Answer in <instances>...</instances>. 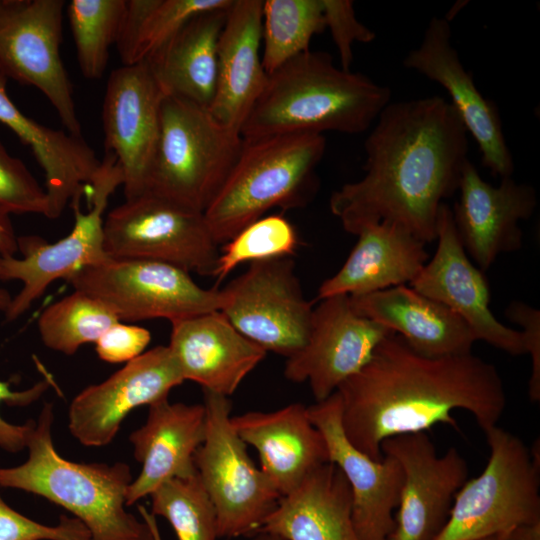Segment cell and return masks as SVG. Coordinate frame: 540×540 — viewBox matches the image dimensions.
<instances>
[{
    "label": "cell",
    "mask_w": 540,
    "mask_h": 540,
    "mask_svg": "<svg viewBox=\"0 0 540 540\" xmlns=\"http://www.w3.org/2000/svg\"><path fill=\"white\" fill-rule=\"evenodd\" d=\"M89 539L87 528L77 518L61 515L56 525H46L10 507L0 494V540Z\"/></svg>",
    "instance_id": "74e56055"
},
{
    "label": "cell",
    "mask_w": 540,
    "mask_h": 540,
    "mask_svg": "<svg viewBox=\"0 0 540 540\" xmlns=\"http://www.w3.org/2000/svg\"><path fill=\"white\" fill-rule=\"evenodd\" d=\"M53 424L54 407L46 402L30 430L27 459L0 467V488L32 493L64 508L84 524L89 540H154L148 523L126 509L130 466L65 459L55 448Z\"/></svg>",
    "instance_id": "277c9868"
},
{
    "label": "cell",
    "mask_w": 540,
    "mask_h": 540,
    "mask_svg": "<svg viewBox=\"0 0 540 540\" xmlns=\"http://www.w3.org/2000/svg\"><path fill=\"white\" fill-rule=\"evenodd\" d=\"M233 0H126L116 42L124 65L147 61L191 18L205 11L228 8Z\"/></svg>",
    "instance_id": "4dcf8cb0"
},
{
    "label": "cell",
    "mask_w": 540,
    "mask_h": 540,
    "mask_svg": "<svg viewBox=\"0 0 540 540\" xmlns=\"http://www.w3.org/2000/svg\"><path fill=\"white\" fill-rule=\"evenodd\" d=\"M0 74V122L28 146L44 172L47 218H58L68 203L91 185L101 161L82 136L52 129L25 115L9 98Z\"/></svg>",
    "instance_id": "83f0119b"
},
{
    "label": "cell",
    "mask_w": 540,
    "mask_h": 540,
    "mask_svg": "<svg viewBox=\"0 0 540 540\" xmlns=\"http://www.w3.org/2000/svg\"><path fill=\"white\" fill-rule=\"evenodd\" d=\"M391 90L334 65L324 51H307L267 75L241 128L243 138L334 131L359 134L390 103Z\"/></svg>",
    "instance_id": "3957f363"
},
{
    "label": "cell",
    "mask_w": 540,
    "mask_h": 540,
    "mask_svg": "<svg viewBox=\"0 0 540 540\" xmlns=\"http://www.w3.org/2000/svg\"><path fill=\"white\" fill-rule=\"evenodd\" d=\"M500 536L503 540H540V522L517 526Z\"/></svg>",
    "instance_id": "ee69618b"
},
{
    "label": "cell",
    "mask_w": 540,
    "mask_h": 540,
    "mask_svg": "<svg viewBox=\"0 0 540 540\" xmlns=\"http://www.w3.org/2000/svg\"><path fill=\"white\" fill-rule=\"evenodd\" d=\"M139 510H140L142 519H144L150 526L153 533L154 540H162L155 517L142 506H139Z\"/></svg>",
    "instance_id": "f6af8a7d"
},
{
    "label": "cell",
    "mask_w": 540,
    "mask_h": 540,
    "mask_svg": "<svg viewBox=\"0 0 540 540\" xmlns=\"http://www.w3.org/2000/svg\"><path fill=\"white\" fill-rule=\"evenodd\" d=\"M258 532L283 540H360L352 518V492L342 471L327 462L280 498Z\"/></svg>",
    "instance_id": "f1b7e54d"
},
{
    "label": "cell",
    "mask_w": 540,
    "mask_h": 540,
    "mask_svg": "<svg viewBox=\"0 0 540 540\" xmlns=\"http://www.w3.org/2000/svg\"><path fill=\"white\" fill-rule=\"evenodd\" d=\"M250 540H283V539L271 533L256 532L255 534L251 535Z\"/></svg>",
    "instance_id": "7dc6e473"
},
{
    "label": "cell",
    "mask_w": 540,
    "mask_h": 540,
    "mask_svg": "<svg viewBox=\"0 0 540 540\" xmlns=\"http://www.w3.org/2000/svg\"><path fill=\"white\" fill-rule=\"evenodd\" d=\"M352 309L400 335L428 357L472 353L477 341L466 322L444 304L407 285L349 296Z\"/></svg>",
    "instance_id": "484cf974"
},
{
    "label": "cell",
    "mask_w": 540,
    "mask_h": 540,
    "mask_svg": "<svg viewBox=\"0 0 540 540\" xmlns=\"http://www.w3.org/2000/svg\"><path fill=\"white\" fill-rule=\"evenodd\" d=\"M150 497V513L164 518L177 540L219 539L216 511L197 473L165 482Z\"/></svg>",
    "instance_id": "e575fe53"
},
{
    "label": "cell",
    "mask_w": 540,
    "mask_h": 540,
    "mask_svg": "<svg viewBox=\"0 0 540 540\" xmlns=\"http://www.w3.org/2000/svg\"><path fill=\"white\" fill-rule=\"evenodd\" d=\"M342 267L320 285L317 300L408 285L427 263L426 243L393 223L363 228Z\"/></svg>",
    "instance_id": "4316f807"
},
{
    "label": "cell",
    "mask_w": 540,
    "mask_h": 540,
    "mask_svg": "<svg viewBox=\"0 0 540 540\" xmlns=\"http://www.w3.org/2000/svg\"><path fill=\"white\" fill-rule=\"evenodd\" d=\"M49 381L42 380L25 390H13L10 382L0 380V405L11 407H26L37 401L49 388ZM34 420L24 424H14L6 421L0 414V450L8 453H18L26 449L27 439Z\"/></svg>",
    "instance_id": "ab89813d"
},
{
    "label": "cell",
    "mask_w": 540,
    "mask_h": 540,
    "mask_svg": "<svg viewBox=\"0 0 540 540\" xmlns=\"http://www.w3.org/2000/svg\"><path fill=\"white\" fill-rule=\"evenodd\" d=\"M75 290L104 302L119 321L167 319L170 322L220 311L222 290L198 285L190 273L150 259H109L80 269L66 279Z\"/></svg>",
    "instance_id": "30bf717a"
},
{
    "label": "cell",
    "mask_w": 540,
    "mask_h": 540,
    "mask_svg": "<svg viewBox=\"0 0 540 540\" xmlns=\"http://www.w3.org/2000/svg\"><path fill=\"white\" fill-rule=\"evenodd\" d=\"M117 322L118 317L104 302L74 289L45 308L37 326L47 348L73 355L82 345L96 343Z\"/></svg>",
    "instance_id": "d6a6232c"
},
{
    "label": "cell",
    "mask_w": 540,
    "mask_h": 540,
    "mask_svg": "<svg viewBox=\"0 0 540 540\" xmlns=\"http://www.w3.org/2000/svg\"><path fill=\"white\" fill-rule=\"evenodd\" d=\"M171 324L167 346L183 380L206 391L229 397L267 354L219 310Z\"/></svg>",
    "instance_id": "7402d4cb"
},
{
    "label": "cell",
    "mask_w": 540,
    "mask_h": 540,
    "mask_svg": "<svg viewBox=\"0 0 540 540\" xmlns=\"http://www.w3.org/2000/svg\"><path fill=\"white\" fill-rule=\"evenodd\" d=\"M150 341L151 333L146 328L119 321L97 340L96 353L108 363H127L144 353Z\"/></svg>",
    "instance_id": "60d3db41"
},
{
    "label": "cell",
    "mask_w": 540,
    "mask_h": 540,
    "mask_svg": "<svg viewBox=\"0 0 540 540\" xmlns=\"http://www.w3.org/2000/svg\"><path fill=\"white\" fill-rule=\"evenodd\" d=\"M231 425L247 445L257 450L260 469L281 497L330 462L325 439L304 404L231 415Z\"/></svg>",
    "instance_id": "603a6c76"
},
{
    "label": "cell",
    "mask_w": 540,
    "mask_h": 540,
    "mask_svg": "<svg viewBox=\"0 0 540 540\" xmlns=\"http://www.w3.org/2000/svg\"><path fill=\"white\" fill-rule=\"evenodd\" d=\"M391 332L358 315L347 295L321 299L307 342L286 359L284 376L294 383L308 382L316 402L323 401L369 362Z\"/></svg>",
    "instance_id": "9a60e30c"
},
{
    "label": "cell",
    "mask_w": 540,
    "mask_h": 540,
    "mask_svg": "<svg viewBox=\"0 0 540 540\" xmlns=\"http://www.w3.org/2000/svg\"><path fill=\"white\" fill-rule=\"evenodd\" d=\"M325 29L321 0H265L262 9V63L268 74L310 50Z\"/></svg>",
    "instance_id": "1f68e13d"
},
{
    "label": "cell",
    "mask_w": 540,
    "mask_h": 540,
    "mask_svg": "<svg viewBox=\"0 0 540 540\" xmlns=\"http://www.w3.org/2000/svg\"><path fill=\"white\" fill-rule=\"evenodd\" d=\"M336 391L347 439L374 460L382 459L381 443L390 437L437 424L458 428L452 416L456 409L471 413L485 432L497 426L507 404L492 363L472 353L424 356L394 332Z\"/></svg>",
    "instance_id": "7a4b0ae2"
},
{
    "label": "cell",
    "mask_w": 540,
    "mask_h": 540,
    "mask_svg": "<svg viewBox=\"0 0 540 540\" xmlns=\"http://www.w3.org/2000/svg\"><path fill=\"white\" fill-rule=\"evenodd\" d=\"M312 423L322 433L329 461L344 474L352 492V518L360 540H388L395 528L403 471L388 455L374 460L347 439L341 424L340 398L335 391L308 406Z\"/></svg>",
    "instance_id": "ffe728a7"
},
{
    "label": "cell",
    "mask_w": 540,
    "mask_h": 540,
    "mask_svg": "<svg viewBox=\"0 0 540 540\" xmlns=\"http://www.w3.org/2000/svg\"><path fill=\"white\" fill-rule=\"evenodd\" d=\"M148 407L145 423L129 435L141 470L127 489V507L167 481L196 475L194 457L205 436L203 404L171 403L167 398Z\"/></svg>",
    "instance_id": "cb8c5ba5"
},
{
    "label": "cell",
    "mask_w": 540,
    "mask_h": 540,
    "mask_svg": "<svg viewBox=\"0 0 540 540\" xmlns=\"http://www.w3.org/2000/svg\"><path fill=\"white\" fill-rule=\"evenodd\" d=\"M436 251L409 284L459 315L477 340L511 355L526 354L521 331L499 322L490 310V288L484 273L475 267L459 239L446 202L437 219Z\"/></svg>",
    "instance_id": "ac0fdd59"
},
{
    "label": "cell",
    "mask_w": 540,
    "mask_h": 540,
    "mask_svg": "<svg viewBox=\"0 0 540 540\" xmlns=\"http://www.w3.org/2000/svg\"><path fill=\"white\" fill-rule=\"evenodd\" d=\"M165 96L147 62L123 65L109 75L102 109L105 151L121 168L126 199L146 192Z\"/></svg>",
    "instance_id": "2e32d148"
},
{
    "label": "cell",
    "mask_w": 540,
    "mask_h": 540,
    "mask_svg": "<svg viewBox=\"0 0 540 540\" xmlns=\"http://www.w3.org/2000/svg\"><path fill=\"white\" fill-rule=\"evenodd\" d=\"M298 245L297 232L288 219L280 214L263 216L224 243L213 277L219 283L243 263L292 257Z\"/></svg>",
    "instance_id": "d590c367"
},
{
    "label": "cell",
    "mask_w": 540,
    "mask_h": 540,
    "mask_svg": "<svg viewBox=\"0 0 540 540\" xmlns=\"http://www.w3.org/2000/svg\"><path fill=\"white\" fill-rule=\"evenodd\" d=\"M325 28H328L338 50L341 69L351 71L353 44L369 43L375 33L362 24L355 15L354 4L350 0H321Z\"/></svg>",
    "instance_id": "f35d334b"
},
{
    "label": "cell",
    "mask_w": 540,
    "mask_h": 540,
    "mask_svg": "<svg viewBox=\"0 0 540 540\" xmlns=\"http://www.w3.org/2000/svg\"><path fill=\"white\" fill-rule=\"evenodd\" d=\"M380 448L403 471L395 528L388 540H434L467 481L466 460L455 447L438 455L426 432L390 437Z\"/></svg>",
    "instance_id": "5bb4252c"
},
{
    "label": "cell",
    "mask_w": 540,
    "mask_h": 540,
    "mask_svg": "<svg viewBox=\"0 0 540 540\" xmlns=\"http://www.w3.org/2000/svg\"><path fill=\"white\" fill-rule=\"evenodd\" d=\"M112 259H150L213 277L219 256L204 213L145 192L126 199L104 220Z\"/></svg>",
    "instance_id": "8fae6325"
},
{
    "label": "cell",
    "mask_w": 540,
    "mask_h": 540,
    "mask_svg": "<svg viewBox=\"0 0 540 540\" xmlns=\"http://www.w3.org/2000/svg\"><path fill=\"white\" fill-rule=\"evenodd\" d=\"M228 9L197 14L145 61L165 95L210 109L217 86L218 42Z\"/></svg>",
    "instance_id": "f546056e"
},
{
    "label": "cell",
    "mask_w": 540,
    "mask_h": 540,
    "mask_svg": "<svg viewBox=\"0 0 540 540\" xmlns=\"http://www.w3.org/2000/svg\"><path fill=\"white\" fill-rule=\"evenodd\" d=\"M484 540H503V538L501 536H496V537H492V538H488Z\"/></svg>",
    "instance_id": "c3c4849f"
},
{
    "label": "cell",
    "mask_w": 540,
    "mask_h": 540,
    "mask_svg": "<svg viewBox=\"0 0 540 540\" xmlns=\"http://www.w3.org/2000/svg\"><path fill=\"white\" fill-rule=\"evenodd\" d=\"M451 27L446 18L433 17L419 46L407 53L403 65L441 85L467 132L481 152L482 164L495 177H510L514 171L496 104L483 97L472 75L462 65L452 46Z\"/></svg>",
    "instance_id": "d6986e66"
},
{
    "label": "cell",
    "mask_w": 540,
    "mask_h": 540,
    "mask_svg": "<svg viewBox=\"0 0 540 540\" xmlns=\"http://www.w3.org/2000/svg\"><path fill=\"white\" fill-rule=\"evenodd\" d=\"M262 9L263 0H233L218 42L217 86L209 111L238 132L267 81L260 52Z\"/></svg>",
    "instance_id": "d4e9b609"
},
{
    "label": "cell",
    "mask_w": 540,
    "mask_h": 540,
    "mask_svg": "<svg viewBox=\"0 0 540 540\" xmlns=\"http://www.w3.org/2000/svg\"><path fill=\"white\" fill-rule=\"evenodd\" d=\"M242 144L240 132L221 124L209 110L166 95L146 192L204 213L227 180Z\"/></svg>",
    "instance_id": "8992f818"
},
{
    "label": "cell",
    "mask_w": 540,
    "mask_h": 540,
    "mask_svg": "<svg viewBox=\"0 0 540 540\" xmlns=\"http://www.w3.org/2000/svg\"><path fill=\"white\" fill-rule=\"evenodd\" d=\"M484 433L490 449L487 464L457 492L434 540H484L540 522V466L529 448L498 426Z\"/></svg>",
    "instance_id": "52a82bcc"
},
{
    "label": "cell",
    "mask_w": 540,
    "mask_h": 540,
    "mask_svg": "<svg viewBox=\"0 0 540 540\" xmlns=\"http://www.w3.org/2000/svg\"><path fill=\"white\" fill-rule=\"evenodd\" d=\"M18 252V236L15 233L10 215L0 211V264Z\"/></svg>",
    "instance_id": "7bdbcfd3"
},
{
    "label": "cell",
    "mask_w": 540,
    "mask_h": 540,
    "mask_svg": "<svg viewBox=\"0 0 540 540\" xmlns=\"http://www.w3.org/2000/svg\"><path fill=\"white\" fill-rule=\"evenodd\" d=\"M0 211L7 214L47 216L48 200L44 187L26 165L12 156L0 141Z\"/></svg>",
    "instance_id": "8d00e7d4"
},
{
    "label": "cell",
    "mask_w": 540,
    "mask_h": 540,
    "mask_svg": "<svg viewBox=\"0 0 540 540\" xmlns=\"http://www.w3.org/2000/svg\"><path fill=\"white\" fill-rule=\"evenodd\" d=\"M11 299L12 296L10 295V293L6 289L0 287V311L5 313L11 302Z\"/></svg>",
    "instance_id": "bcb514c9"
},
{
    "label": "cell",
    "mask_w": 540,
    "mask_h": 540,
    "mask_svg": "<svg viewBox=\"0 0 540 540\" xmlns=\"http://www.w3.org/2000/svg\"><path fill=\"white\" fill-rule=\"evenodd\" d=\"M325 150L323 134L243 138L234 167L204 212L217 244L226 243L271 209L306 205L318 189L317 167Z\"/></svg>",
    "instance_id": "5b68a950"
},
{
    "label": "cell",
    "mask_w": 540,
    "mask_h": 540,
    "mask_svg": "<svg viewBox=\"0 0 540 540\" xmlns=\"http://www.w3.org/2000/svg\"><path fill=\"white\" fill-rule=\"evenodd\" d=\"M63 0H0V74L37 88L69 133L81 135L60 55Z\"/></svg>",
    "instance_id": "4fadbf2b"
},
{
    "label": "cell",
    "mask_w": 540,
    "mask_h": 540,
    "mask_svg": "<svg viewBox=\"0 0 540 540\" xmlns=\"http://www.w3.org/2000/svg\"><path fill=\"white\" fill-rule=\"evenodd\" d=\"M452 209L459 239L479 269L486 271L501 253L517 251L523 242L519 221L526 220L537 206L535 189L517 183L512 176L498 186L486 182L469 160Z\"/></svg>",
    "instance_id": "44dd1931"
},
{
    "label": "cell",
    "mask_w": 540,
    "mask_h": 540,
    "mask_svg": "<svg viewBox=\"0 0 540 540\" xmlns=\"http://www.w3.org/2000/svg\"><path fill=\"white\" fill-rule=\"evenodd\" d=\"M467 133L442 97L387 104L365 140V174L332 193V214L354 235L388 222L424 243L436 240L440 206L469 160Z\"/></svg>",
    "instance_id": "6da1fadb"
},
{
    "label": "cell",
    "mask_w": 540,
    "mask_h": 540,
    "mask_svg": "<svg viewBox=\"0 0 540 540\" xmlns=\"http://www.w3.org/2000/svg\"><path fill=\"white\" fill-rule=\"evenodd\" d=\"M509 320L522 326L526 353L531 356L532 370L528 395L532 402L540 401V311L521 301H512L505 310Z\"/></svg>",
    "instance_id": "b9f144b4"
},
{
    "label": "cell",
    "mask_w": 540,
    "mask_h": 540,
    "mask_svg": "<svg viewBox=\"0 0 540 540\" xmlns=\"http://www.w3.org/2000/svg\"><path fill=\"white\" fill-rule=\"evenodd\" d=\"M183 382L168 346L153 347L78 393L68 410L69 431L84 446H106L130 412L167 399Z\"/></svg>",
    "instance_id": "e0dca14e"
},
{
    "label": "cell",
    "mask_w": 540,
    "mask_h": 540,
    "mask_svg": "<svg viewBox=\"0 0 540 540\" xmlns=\"http://www.w3.org/2000/svg\"><path fill=\"white\" fill-rule=\"evenodd\" d=\"M122 182V171L116 158L106 153L90 185L89 211H81V196H76L70 203L74 225L68 235L54 243H47L38 236L18 237V251L22 257L10 256L0 264V280L22 283L4 313L7 321H13L29 310L54 281L66 280L82 268L111 259L104 248L103 214L110 196Z\"/></svg>",
    "instance_id": "9c48e42d"
},
{
    "label": "cell",
    "mask_w": 540,
    "mask_h": 540,
    "mask_svg": "<svg viewBox=\"0 0 540 540\" xmlns=\"http://www.w3.org/2000/svg\"><path fill=\"white\" fill-rule=\"evenodd\" d=\"M203 397L205 436L194 463L216 511L219 538L253 535L281 496L233 429L229 397L206 390Z\"/></svg>",
    "instance_id": "ba28073f"
},
{
    "label": "cell",
    "mask_w": 540,
    "mask_h": 540,
    "mask_svg": "<svg viewBox=\"0 0 540 540\" xmlns=\"http://www.w3.org/2000/svg\"><path fill=\"white\" fill-rule=\"evenodd\" d=\"M125 10L126 0H72L67 4L77 60L85 78L103 76Z\"/></svg>",
    "instance_id": "836d02e7"
},
{
    "label": "cell",
    "mask_w": 540,
    "mask_h": 540,
    "mask_svg": "<svg viewBox=\"0 0 540 540\" xmlns=\"http://www.w3.org/2000/svg\"><path fill=\"white\" fill-rule=\"evenodd\" d=\"M221 290L220 311L266 352L287 359L306 344L314 307L303 293L292 257L251 262Z\"/></svg>",
    "instance_id": "7c38bea8"
}]
</instances>
